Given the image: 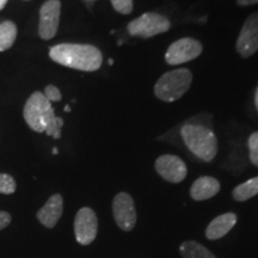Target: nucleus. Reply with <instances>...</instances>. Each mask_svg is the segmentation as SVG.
Wrapping results in <instances>:
<instances>
[{
    "label": "nucleus",
    "instance_id": "nucleus-17",
    "mask_svg": "<svg viewBox=\"0 0 258 258\" xmlns=\"http://www.w3.org/2000/svg\"><path fill=\"white\" fill-rule=\"evenodd\" d=\"M17 37V27L14 22H3L0 24V51L8 50L14 46Z\"/></svg>",
    "mask_w": 258,
    "mask_h": 258
},
{
    "label": "nucleus",
    "instance_id": "nucleus-25",
    "mask_svg": "<svg viewBox=\"0 0 258 258\" xmlns=\"http://www.w3.org/2000/svg\"><path fill=\"white\" fill-rule=\"evenodd\" d=\"M254 104H256V108L258 110V88L256 90V95H254Z\"/></svg>",
    "mask_w": 258,
    "mask_h": 258
},
{
    "label": "nucleus",
    "instance_id": "nucleus-14",
    "mask_svg": "<svg viewBox=\"0 0 258 258\" xmlns=\"http://www.w3.org/2000/svg\"><path fill=\"white\" fill-rule=\"evenodd\" d=\"M237 224V215L234 213H225L219 215L207 226L206 228V237L209 240H217L225 237L230 232L234 225Z\"/></svg>",
    "mask_w": 258,
    "mask_h": 258
},
{
    "label": "nucleus",
    "instance_id": "nucleus-6",
    "mask_svg": "<svg viewBox=\"0 0 258 258\" xmlns=\"http://www.w3.org/2000/svg\"><path fill=\"white\" fill-rule=\"evenodd\" d=\"M203 47L201 42L191 37H184L173 42L167 48L165 54V61L169 64H180L192 61L201 55Z\"/></svg>",
    "mask_w": 258,
    "mask_h": 258
},
{
    "label": "nucleus",
    "instance_id": "nucleus-19",
    "mask_svg": "<svg viewBox=\"0 0 258 258\" xmlns=\"http://www.w3.org/2000/svg\"><path fill=\"white\" fill-rule=\"evenodd\" d=\"M247 145H249V156L251 163L258 167V132H254L250 135Z\"/></svg>",
    "mask_w": 258,
    "mask_h": 258
},
{
    "label": "nucleus",
    "instance_id": "nucleus-18",
    "mask_svg": "<svg viewBox=\"0 0 258 258\" xmlns=\"http://www.w3.org/2000/svg\"><path fill=\"white\" fill-rule=\"evenodd\" d=\"M16 191V182L10 175L0 173V194H14Z\"/></svg>",
    "mask_w": 258,
    "mask_h": 258
},
{
    "label": "nucleus",
    "instance_id": "nucleus-10",
    "mask_svg": "<svg viewBox=\"0 0 258 258\" xmlns=\"http://www.w3.org/2000/svg\"><path fill=\"white\" fill-rule=\"evenodd\" d=\"M156 171L161 178L170 183H180L186 177V165L179 157L164 154L156 160Z\"/></svg>",
    "mask_w": 258,
    "mask_h": 258
},
{
    "label": "nucleus",
    "instance_id": "nucleus-22",
    "mask_svg": "<svg viewBox=\"0 0 258 258\" xmlns=\"http://www.w3.org/2000/svg\"><path fill=\"white\" fill-rule=\"evenodd\" d=\"M10 222H11V215L9 213L0 211V231L4 230Z\"/></svg>",
    "mask_w": 258,
    "mask_h": 258
},
{
    "label": "nucleus",
    "instance_id": "nucleus-28",
    "mask_svg": "<svg viewBox=\"0 0 258 258\" xmlns=\"http://www.w3.org/2000/svg\"><path fill=\"white\" fill-rule=\"evenodd\" d=\"M53 153H54V154H56V153H57V148H54V150H53Z\"/></svg>",
    "mask_w": 258,
    "mask_h": 258
},
{
    "label": "nucleus",
    "instance_id": "nucleus-3",
    "mask_svg": "<svg viewBox=\"0 0 258 258\" xmlns=\"http://www.w3.org/2000/svg\"><path fill=\"white\" fill-rule=\"evenodd\" d=\"M183 141L190 152L203 161H212L218 153V140L208 127L199 123H186L180 129Z\"/></svg>",
    "mask_w": 258,
    "mask_h": 258
},
{
    "label": "nucleus",
    "instance_id": "nucleus-15",
    "mask_svg": "<svg viewBox=\"0 0 258 258\" xmlns=\"http://www.w3.org/2000/svg\"><path fill=\"white\" fill-rule=\"evenodd\" d=\"M179 252L182 258H217L207 247L194 240H188L180 244Z\"/></svg>",
    "mask_w": 258,
    "mask_h": 258
},
{
    "label": "nucleus",
    "instance_id": "nucleus-16",
    "mask_svg": "<svg viewBox=\"0 0 258 258\" xmlns=\"http://www.w3.org/2000/svg\"><path fill=\"white\" fill-rule=\"evenodd\" d=\"M256 195H258V176L237 185L232 191V196L238 202L247 201Z\"/></svg>",
    "mask_w": 258,
    "mask_h": 258
},
{
    "label": "nucleus",
    "instance_id": "nucleus-24",
    "mask_svg": "<svg viewBox=\"0 0 258 258\" xmlns=\"http://www.w3.org/2000/svg\"><path fill=\"white\" fill-rule=\"evenodd\" d=\"M8 2L9 0H0V11L5 8V5L8 4Z\"/></svg>",
    "mask_w": 258,
    "mask_h": 258
},
{
    "label": "nucleus",
    "instance_id": "nucleus-27",
    "mask_svg": "<svg viewBox=\"0 0 258 258\" xmlns=\"http://www.w3.org/2000/svg\"><path fill=\"white\" fill-rule=\"evenodd\" d=\"M112 63H114V60H112V59H110V60H109V64H110V66H111V64Z\"/></svg>",
    "mask_w": 258,
    "mask_h": 258
},
{
    "label": "nucleus",
    "instance_id": "nucleus-21",
    "mask_svg": "<svg viewBox=\"0 0 258 258\" xmlns=\"http://www.w3.org/2000/svg\"><path fill=\"white\" fill-rule=\"evenodd\" d=\"M43 95L46 96V98L51 102H60L61 98H62V96H61V92L60 90L56 88V86L54 85H48L46 86V89H44V92Z\"/></svg>",
    "mask_w": 258,
    "mask_h": 258
},
{
    "label": "nucleus",
    "instance_id": "nucleus-12",
    "mask_svg": "<svg viewBox=\"0 0 258 258\" xmlns=\"http://www.w3.org/2000/svg\"><path fill=\"white\" fill-rule=\"evenodd\" d=\"M63 212V200L60 194L50 196L46 205L37 213V219L47 228H53L57 224Z\"/></svg>",
    "mask_w": 258,
    "mask_h": 258
},
{
    "label": "nucleus",
    "instance_id": "nucleus-8",
    "mask_svg": "<svg viewBox=\"0 0 258 258\" xmlns=\"http://www.w3.org/2000/svg\"><path fill=\"white\" fill-rule=\"evenodd\" d=\"M98 231V220L96 213L91 208L79 209L74 219V234L80 245H90L96 239Z\"/></svg>",
    "mask_w": 258,
    "mask_h": 258
},
{
    "label": "nucleus",
    "instance_id": "nucleus-26",
    "mask_svg": "<svg viewBox=\"0 0 258 258\" xmlns=\"http://www.w3.org/2000/svg\"><path fill=\"white\" fill-rule=\"evenodd\" d=\"M64 111H66V112H70V111H71V108H70L69 105L64 106Z\"/></svg>",
    "mask_w": 258,
    "mask_h": 258
},
{
    "label": "nucleus",
    "instance_id": "nucleus-9",
    "mask_svg": "<svg viewBox=\"0 0 258 258\" xmlns=\"http://www.w3.org/2000/svg\"><path fill=\"white\" fill-rule=\"evenodd\" d=\"M60 12V0H47L41 6L38 35L42 40H50L56 35L57 29H59Z\"/></svg>",
    "mask_w": 258,
    "mask_h": 258
},
{
    "label": "nucleus",
    "instance_id": "nucleus-11",
    "mask_svg": "<svg viewBox=\"0 0 258 258\" xmlns=\"http://www.w3.org/2000/svg\"><path fill=\"white\" fill-rule=\"evenodd\" d=\"M235 47L241 57H250L258 50V14L250 15L245 21Z\"/></svg>",
    "mask_w": 258,
    "mask_h": 258
},
{
    "label": "nucleus",
    "instance_id": "nucleus-1",
    "mask_svg": "<svg viewBox=\"0 0 258 258\" xmlns=\"http://www.w3.org/2000/svg\"><path fill=\"white\" fill-rule=\"evenodd\" d=\"M24 120L36 133H46L54 139L61 138L63 120L56 117L51 103L43 92L36 91L29 97L24 106Z\"/></svg>",
    "mask_w": 258,
    "mask_h": 258
},
{
    "label": "nucleus",
    "instance_id": "nucleus-2",
    "mask_svg": "<svg viewBox=\"0 0 258 258\" xmlns=\"http://www.w3.org/2000/svg\"><path fill=\"white\" fill-rule=\"evenodd\" d=\"M49 56L56 63L84 72L99 70L103 62L101 50L91 44H56L49 49Z\"/></svg>",
    "mask_w": 258,
    "mask_h": 258
},
{
    "label": "nucleus",
    "instance_id": "nucleus-7",
    "mask_svg": "<svg viewBox=\"0 0 258 258\" xmlns=\"http://www.w3.org/2000/svg\"><path fill=\"white\" fill-rule=\"evenodd\" d=\"M112 214L116 225L122 231H132L137 225V209L134 200L128 192H120L112 201Z\"/></svg>",
    "mask_w": 258,
    "mask_h": 258
},
{
    "label": "nucleus",
    "instance_id": "nucleus-23",
    "mask_svg": "<svg viewBox=\"0 0 258 258\" xmlns=\"http://www.w3.org/2000/svg\"><path fill=\"white\" fill-rule=\"evenodd\" d=\"M258 0H237V4L239 6H249L257 4Z\"/></svg>",
    "mask_w": 258,
    "mask_h": 258
},
{
    "label": "nucleus",
    "instance_id": "nucleus-13",
    "mask_svg": "<svg viewBox=\"0 0 258 258\" xmlns=\"http://www.w3.org/2000/svg\"><path fill=\"white\" fill-rule=\"evenodd\" d=\"M220 191V182L214 177L202 176L192 183L190 196L195 201H205L214 198Z\"/></svg>",
    "mask_w": 258,
    "mask_h": 258
},
{
    "label": "nucleus",
    "instance_id": "nucleus-5",
    "mask_svg": "<svg viewBox=\"0 0 258 258\" xmlns=\"http://www.w3.org/2000/svg\"><path fill=\"white\" fill-rule=\"evenodd\" d=\"M170 28L171 23L165 16L156 12H147L129 22L127 30L132 36L150 38L156 35L164 34Z\"/></svg>",
    "mask_w": 258,
    "mask_h": 258
},
{
    "label": "nucleus",
    "instance_id": "nucleus-4",
    "mask_svg": "<svg viewBox=\"0 0 258 258\" xmlns=\"http://www.w3.org/2000/svg\"><path fill=\"white\" fill-rule=\"evenodd\" d=\"M192 83V73L188 69H178L164 73L154 85V95L163 102H175L188 92Z\"/></svg>",
    "mask_w": 258,
    "mask_h": 258
},
{
    "label": "nucleus",
    "instance_id": "nucleus-20",
    "mask_svg": "<svg viewBox=\"0 0 258 258\" xmlns=\"http://www.w3.org/2000/svg\"><path fill=\"white\" fill-rule=\"evenodd\" d=\"M112 8L121 15H129L133 12V0H110Z\"/></svg>",
    "mask_w": 258,
    "mask_h": 258
}]
</instances>
